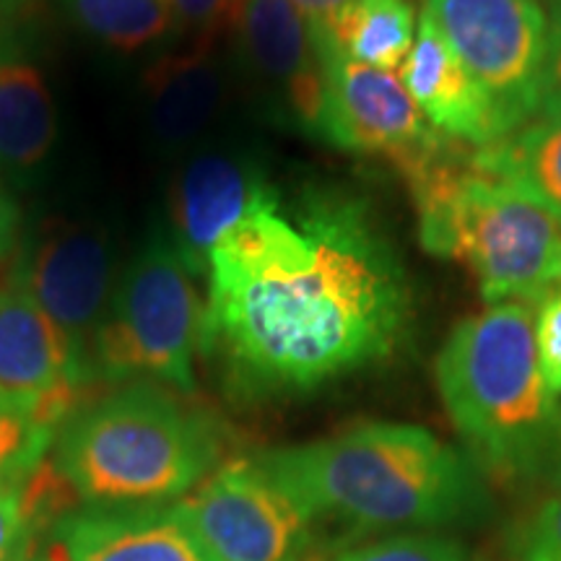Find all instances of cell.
Instances as JSON below:
<instances>
[{"instance_id":"11","label":"cell","mask_w":561,"mask_h":561,"mask_svg":"<svg viewBox=\"0 0 561 561\" xmlns=\"http://www.w3.org/2000/svg\"><path fill=\"white\" fill-rule=\"evenodd\" d=\"M278 201L263 164L248 153H193L174 180L170 198L174 250L195 276L206 278L216 244Z\"/></svg>"},{"instance_id":"27","label":"cell","mask_w":561,"mask_h":561,"mask_svg":"<svg viewBox=\"0 0 561 561\" xmlns=\"http://www.w3.org/2000/svg\"><path fill=\"white\" fill-rule=\"evenodd\" d=\"M180 21V30H198L203 34L214 32L224 19L231 16L237 0H164Z\"/></svg>"},{"instance_id":"19","label":"cell","mask_w":561,"mask_h":561,"mask_svg":"<svg viewBox=\"0 0 561 561\" xmlns=\"http://www.w3.org/2000/svg\"><path fill=\"white\" fill-rule=\"evenodd\" d=\"M62 489L68 483L45 460L30 479L0 481V561H34L39 538L62 512Z\"/></svg>"},{"instance_id":"15","label":"cell","mask_w":561,"mask_h":561,"mask_svg":"<svg viewBox=\"0 0 561 561\" xmlns=\"http://www.w3.org/2000/svg\"><path fill=\"white\" fill-rule=\"evenodd\" d=\"M401 83L442 136L471 144L473 149L504 138L486 91L468 73L426 13H421L419 34L401 66Z\"/></svg>"},{"instance_id":"13","label":"cell","mask_w":561,"mask_h":561,"mask_svg":"<svg viewBox=\"0 0 561 561\" xmlns=\"http://www.w3.org/2000/svg\"><path fill=\"white\" fill-rule=\"evenodd\" d=\"M34 561H216L178 504L81 507L42 533Z\"/></svg>"},{"instance_id":"16","label":"cell","mask_w":561,"mask_h":561,"mask_svg":"<svg viewBox=\"0 0 561 561\" xmlns=\"http://www.w3.org/2000/svg\"><path fill=\"white\" fill-rule=\"evenodd\" d=\"M224 102V73L206 42L161 55L144 73L146 125L161 153H180L198 140Z\"/></svg>"},{"instance_id":"18","label":"cell","mask_w":561,"mask_h":561,"mask_svg":"<svg viewBox=\"0 0 561 561\" xmlns=\"http://www.w3.org/2000/svg\"><path fill=\"white\" fill-rule=\"evenodd\" d=\"M312 34L348 60L392 73L409 58L416 39V13L409 0H359L328 30Z\"/></svg>"},{"instance_id":"14","label":"cell","mask_w":561,"mask_h":561,"mask_svg":"<svg viewBox=\"0 0 561 561\" xmlns=\"http://www.w3.org/2000/svg\"><path fill=\"white\" fill-rule=\"evenodd\" d=\"M231 16L250 68L280 96L291 121L318 136L322 60L310 24L294 0H237Z\"/></svg>"},{"instance_id":"28","label":"cell","mask_w":561,"mask_h":561,"mask_svg":"<svg viewBox=\"0 0 561 561\" xmlns=\"http://www.w3.org/2000/svg\"><path fill=\"white\" fill-rule=\"evenodd\" d=\"M356 3H359V0H294V5H297L301 16L307 19L312 32L328 30L335 19L343 16V13Z\"/></svg>"},{"instance_id":"7","label":"cell","mask_w":561,"mask_h":561,"mask_svg":"<svg viewBox=\"0 0 561 561\" xmlns=\"http://www.w3.org/2000/svg\"><path fill=\"white\" fill-rule=\"evenodd\" d=\"M424 13L486 91L504 136L541 112L549 16L538 0H426Z\"/></svg>"},{"instance_id":"10","label":"cell","mask_w":561,"mask_h":561,"mask_svg":"<svg viewBox=\"0 0 561 561\" xmlns=\"http://www.w3.org/2000/svg\"><path fill=\"white\" fill-rule=\"evenodd\" d=\"M11 278L37 301L62 339L89 385V354L115 286L107 237L87 224L50 219L21 244Z\"/></svg>"},{"instance_id":"8","label":"cell","mask_w":561,"mask_h":561,"mask_svg":"<svg viewBox=\"0 0 561 561\" xmlns=\"http://www.w3.org/2000/svg\"><path fill=\"white\" fill-rule=\"evenodd\" d=\"M174 504L216 561L314 559V520L252 458L224 462Z\"/></svg>"},{"instance_id":"12","label":"cell","mask_w":561,"mask_h":561,"mask_svg":"<svg viewBox=\"0 0 561 561\" xmlns=\"http://www.w3.org/2000/svg\"><path fill=\"white\" fill-rule=\"evenodd\" d=\"M89 388L68 341L16 280L0 284V392L58 432Z\"/></svg>"},{"instance_id":"3","label":"cell","mask_w":561,"mask_h":561,"mask_svg":"<svg viewBox=\"0 0 561 561\" xmlns=\"http://www.w3.org/2000/svg\"><path fill=\"white\" fill-rule=\"evenodd\" d=\"M434 371L442 405L481 471L515 486H559L561 403L538 367L533 301H496L460 320Z\"/></svg>"},{"instance_id":"1","label":"cell","mask_w":561,"mask_h":561,"mask_svg":"<svg viewBox=\"0 0 561 561\" xmlns=\"http://www.w3.org/2000/svg\"><path fill=\"white\" fill-rule=\"evenodd\" d=\"M203 354L244 401L312 392L388 359L409 278L369 206L328 187L240 224L208 257Z\"/></svg>"},{"instance_id":"5","label":"cell","mask_w":561,"mask_h":561,"mask_svg":"<svg viewBox=\"0 0 561 561\" xmlns=\"http://www.w3.org/2000/svg\"><path fill=\"white\" fill-rule=\"evenodd\" d=\"M208 413L153 382H130L76 409L53 442V466L81 504L149 507L191 494L221 466Z\"/></svg>"},{"instance_id":"30","label":"cell","mask_w":561,"mask_h":561,"mask_svg":"<svg viewBox=\"0 0 561 561\" xmlns=\"http://www.w3.org/2000/svg\"><path fill=\"white\" fill-rule=\"evenodd\" d=\"M32 0H0V13H16L24 5H30Z\"/></svg>"},{"instance_id":"2","label":"cell","mask_w":561,"mask_h":561,"mask_svg":"<svg viewBox=\"0 0 561 561\" xmlns=\"http://www.w3.org/2000/svg\"><path fill=\"white\" fill-rule=\"evenodd\" d=\"M252 460L314 523L354 533L476 528L491 517L481 468L424 426L369 421Z\"/></svg>"},{"instance_id":"25","label":"cell","mask_w":561,"mask_h":561,"mask_svg":"<svg viewBox=\"0 0 561 561\" xmlns=\"http://www.w3.org/2000/svg\"><path fill=\"white\" fill-rule=\"evenodd\" d=\"M536 354L541 377L553 396H561V289L538 301Z\"/></svg>"},{"instance_id":"24","label":"cell","mask_w":561,"mask_h":561,"mask_svg":"<svg viewBox=\"0 0 561 561\" xmlns=\"http://www.w3.org/2000/svg\"><path fill=\"white\" fill-rule=\"evenodd\" d=\"M520 561H561V483L515 536Z\"/></svg>"},{"instance_id":"6","label":"cell","mask_w":561,"mask_h":561,"mask_svg":"<svg viewBox=\"0 0 561 561\" xmlns=\"http://www.w3.org/2000/svg\"><path fill=\"white\" fill-rule=\"evenodd\" d=\"M195 278L172 242L140 250L112 286L91 341V380L153 382L193 396L206 335V299Z\"/></svg>"},{"instance_id":"23","label":"cell","mask_w":561,"mask_h":561,"mask_svg":"<svg viewBox=\"0 0 561 561\" xmlns=\"http://www.w3.org/2000/svg\"><path fill=\"white\" fill-rule=\"evenodd\" d=\"M325 561H483L479 553L450 536L432 530H405L371 541L351 543Z\"/></svg>"},{"instance_id":"32","label":"cell","mask_w":561,"mask_h":561,"mask_svg":"<svg viewBox=\"0 0 561 561\" xmlns=\"http://www.w3.org/2000/svg\"><path fill=\"white\" fill-rule=\"evenodd\" d=\"M549 3H553V0H549Z\"/></svg>"},{"instance_id":"4","label":"cell","mask_w":561,"mask_h":561,"mask_svg":"<svg viewBox=\"0 0 561 561\" xmlns=\"http://www.w3.org/2000/svg\"><path fill=\"white\" fill-rule=\"evenodd\" d=\"M421 248L468 265L489 305H538L561 284V219L481 149L450 140L405 174Z\"/></svg>"},{"instance_id":"20","label":"cell","mask_w":561,"mask_h":561,"mask_svg":"<svg viewBox=\"0 0 561 561\" xmlns=\"http://www.w3.org/2000/svg\"><path fill=\"white\" fill-rule=\"evenodd\" d=\"M66 13L102 45L121 53H140L180 30L164 0H62Z\"/></svg>"},{"instance_id":"26","label":"cell","mask_w":561,"mask_h":561,"mask_svg":"<svg viewBox=\"0 0 561 561\" xmlns=\"http://www.w3.org/2000/svg\"><path fill=\"white\" fill-rule=\"evenodd\" d=\"M538 115L561 117V0H553L549 13V47H546L543 96Z\"/></svg>"},{"instance_id":"22","label":"cell","mask_w":561,"mask_h":561,"mask_svg":"<svg viewBox=\"0 0 561 561\" xmlns=\"http://www.w3.org/2000/svg\"><path fill=\"white\" fill-rule=\"evenodd\" d=\"M55 430L0 392V481H24L53 450Z\"/></svg>"},{"instance_id":"31","label":"cell","mask_w":561,"mask_h":561,"mask_svg":"<svg viewBox=\"0 0 561 561\" xmlns=\"http://www.w3.org/2000/svg\"><path fill=\"white\" fill-rule=\"evenodd\" d=\"M312 561H322V559H312Z\"/></svg>"},{"instance_id":"29","label":"cell","mask_w":561,"mask_h":561,"mask_svg":"<svg viewBox=\"0 0 561 561\" xmlns=\"http://www.w3.org/2000/svg\"><path fill=\"white\" fill-rule=\"evenodd\" d=\"M19 242V210L9 195L0 191V261L9 257Z\"/></svg>"},{"instance_id":"17","label":"cell","mask_w":561,"mask_h":561,"mask_svg":"<svg viewBox=\"0 0 561 561\" xmlns=\"http://www.w3.org/2000/svg\"><path fill=\"white\" fill-rule=\"evenodd\" d=\"M58 140L50 81L19 34L0 32V172L34 174Z\"/></svg>"},{"instance_id":"21","label":"cell","mask_w":561,"mask_h":561,"mask_svg":"<svg viewBox=\"0 0 561 561\" xmlns=\"http://www.w3.org/2000/svg\"><path fill=\"white\" fill-rule=\"evenodd\" d=\"M489 159L523 180L561 219V117L538 115L523 128L483 146Z\"/></svg>"},{"instance_id":"9","label":"cell","mask_w":561,"mask_h":561,"mask_svg":"<svg viewBox=\"0 0 561 561\" xmlns=\"http://www.w3.org/2000/svg\"><path fill=\"white\" fill-rule=\"evenodd\" d=\"M318 50L322 60L318 138L343 151L390 159L403 178L450 144L453 138L432 128L390 70L348 60L322 42Z\"/></svg>"}]
</instances>
